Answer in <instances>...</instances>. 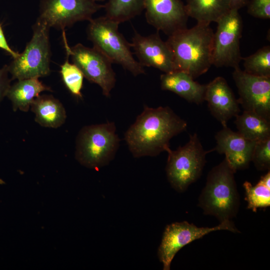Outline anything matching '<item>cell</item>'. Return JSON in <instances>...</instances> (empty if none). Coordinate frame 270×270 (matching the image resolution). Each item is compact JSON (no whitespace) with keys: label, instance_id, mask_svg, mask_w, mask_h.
Returning <instances> with one entry per match:
<instances>
[{"label":"cell","instance_id":"cell-14","mask_svg":"<svg viewBox=\"0 0 270 270\" xmlns=\"http://www.w3.org/2000/svg\"><path fill=\"white\" fill-rule=\"evenodd\" d=\"M130 46L142 66L153 67L164 73L176 70L172 52L158 32L143 36L134 32Z\"/></svg>","mask_w":270,"mask_h":270},{"label":"cell","instance_id":"cell-9","mask_svg":"<svg viewBox=\"0 0 270 270\" xmlns=\"http://www.w3.org/2000/svg\"><path fill=\"white\" fill-rule=\"evenodd\" d=\"M63 40L66 54L71 57L72 63L80 69L84 78L100 87L104 96H110L116 82L112 62L94 47H86L81 44L70 47L65 34Z\"/></svg>","mask_w":270,"mask_h":270},{"label":"cell","instance_id":"cell-3","mask_svg":"<svg viewBox=\"0 0 270 270\" xmlns=\"http://www.w3.org/2000/svg\"><path fill=\"white\" fill-rule=\"evenodd\" d=\"M236 171L224 159L208 174L198 199V206L206 214L220 222L235 217L240 206V196L234 179Z\"/></svg>","mask_w":270,"mask_h":270},{"label":"cell","instance_id":"cell-24","mask_svg":"<svg viewBox=\"0 0 270 270\" xmlns=\"http://www.w3.org/2000/svg\"><path fill=\"white\" fill-rule=\"evenodd\" d=\"M244 71L256 76L270 77V46H266L255 53L242 58Z\"/></svg>","mask_w":270,"mask_h":270},{"label":"cell","instance_id":"cell-5","mask_svg":"<svg viewBox=\"0 0 270 270\" xmlns=\"http://www.w3.org/2000/svg\"><path fill=\"white\" fill-rule=\"evenodd\" d=\"M118 22L106 16L89 20L88 38L95 48L112 62L120 65L134 76L144 74V69L135 60L130 50V44L118 30Z\"/></svg>","mask_w":270,"mask_h":270},{"label":"cell","instance_id":"cell-17","mask_svg":"<svg viewBox=\"0 0 270 270\" xmlns=\"http://www.w3.org/2000/svg\"><path fill=\"white\" fill-rule=\"evenodd\" d=\"M162 90L173 92L187 101L200 104L204 100L206 84H201L186 72L176 70L160 77Z\"/></svg>","mask_w":270,"mask_h":270},{"label":"cell","instance_id":"cell-26","mask_svg":"<svg viewBox=\"0 0 270 270\" xmlns=\"http://www.w3.org/2000/svg\"><path fill=\"white\" fill-rule=\"evenodd\" d=\"M256 168L260 170L270 168V138L257 142L251 158Z\"/></svg>","mask_w":270,"mask_h":270},{"label":"cell","instance_id":"cell-27","mask_svg":"<svg viewBox=\"0 0 270 270\" xmlns=\"http://www.w3.org/2000/svg\"><path fill=\"white\" fill-rule=\"evenodd\" d=\"M248 5V13L258 18H270V0H251Z\"/></svg>","mask_w":270,"mask_h":270},{"label":"cell","instance_id":"cell-6","mask_svg":"<svg viewBox=\"0 0 270 270\" xmlns=\"http://www.w3.org/2000/svg\"><path fill=\"white\" fill-rule=\"evenodd\" d=\"M50 28L37 19L32 26L33 34L24 52L8 65L11 80L39 78L50 72Z\"/></svg>","mask_w":270,"mask_h":270},{"label":"cell","instance_id":"cell-8","mask_svg":"<svg viewBox=\"0 0 270 270\" xmlns=\"http://www.w3.org/2000/svg\"><path fill=\"white\" fill-rule=\"evenodd\" d=\"M214 34L212 65L216 67H240L243 22L238 10L230 9L218 22Z\"/></svg>","mask_w":270,"mask_h":270},{"label":"cell","instance_id":"cell-21","mask_svg":"<svg viewBox=\"0 0 270 270\" xmlns=\"http://www.w3.org/2000/svg\"><path fill=\"white\" fill-rule=\"evenodd\" d=\"M235 117L238 132L246 138L258 142L270 138V122L262 116L244 110Z\"/></svg>","mask_w":270,"mask_h":270},{"label":"cell","instance_id":"cell-4","mask_svg":"<svg viewBox=\"0 0 270 270\" xmlns=\"http://www.w3.org/2000/svg\"><path fill=\"white\" fill-rule=\"evenodd\" d=\"M119 146L114 122L87 126L78 134L75 157L83 166L98 170L113 160Z\"/></svg>","mask_w":270,"mask_h":270},{"label":"cell","instance_id":"cell-28","mask_svg":"<svg viewBox=\"0 0 270 270\" xmlns=\"http://www.w3.org/2000/svg\"><path fill=\"white\" fill-rule=\"evenodd\" d=\"M8 66L4 65L0 68V104L4 98L6 96L10 86V81L8 78Z\"/></svg>","mask_w":270,"mask_h":270},{"label":"cell","instance_id":"cell-2","mask_svg":"<svg viewBox=\"0 0 270 270\" xmlns=\"http://www.w3.org/2000/svg\"><path fill=\"white\" fill-rule=\"evenodd\" d=\"M214 34L209 24L197 23L169 36L166 42L176 70L184 72L194 79L207 72L212 65Z\"/></svg>","mask_w":270,"mask_h":270},{"label":"cell","instance_id":"cell-1","mask_svg":"<svg viewBox=\"0 0 270 270\" xmlns=\"http://www.w3.org/2000/svg\"><path fill=\"white\" fill-rule=\"evenodd\" d=\"M187 125L168 106H144L126 132L124 140L134 158L156 156L170 148V139L185 131Z\"/></svg>","mask_w":270,"mask_h":270},{"label":"cell","instance_id":"cell-7","mask_svg":"<svg viewBox=\"0 0 270 270\" xmlns=\"http://www.w3.org/2000/svg\"><path fill=\"white\" fill-rule=\"evenodd\" d=\"M212 151L204 149L196 133L190 134L188 142L177 150L168 148L166 170L172 187L178 192H184L200 177L206 154Z\"/></svg>","mask_w":270,"mask_h":270},{"label":"cell","instance_id":"cell-18","mask_svg":"<svg viewBox=\"0 0 270 270\" xmlns=\"http://www.w3.org/2000/svg\"><path fill=\"white\" fill-rule=\"evenodd\" d=\"M30 108L35 114V121L44 127L58 128L66 118L62 104L52 96L40 95L32 102Z\"/></svg>","mask_w":270,"mask_h":270},{"label":"cell","instance_id":"cell-29","mask_svg":"<svg viewBox=\"0 0 270 270\" xmlns=\"http://www.w3.org/2000/svg\"><path fill=\"white\" fill-rule=\"evenodd\" d=\"M0 48L4 50L11 55L14 58H16L19 53L14 50L8 45L4 36L2 24H0Z\"/></svg>","mask_w":270,"mask_h":270},{"label":"cell","instance_id":"cell-31","mask_svg":"<svg viewBox=\"0 0 270 270\" xmlns=\"http://www.w3.org/2000/svg\"><path fill=\"white\" fill-rule=\"evenodd\" d=\"M92 0L94 1V2H97L104 1L105 0Z\"/></svg>","mask_w":270,"mask_h":270},{"label":"cell","instance_id":"cell-25","mask_svg":"<svg viewBox=\"0 0 270 270\" xmlns=\"http://www.w3.org/2000/svg\"><path fill=\"white\" fill-rule=\"evenodd\" d=\"M69 56L60 66V72L62 80L68 90L74 96L82 98L84 76L80 69L68 61Z\"/></svg>","mask_w":270,"mask_h":270},{"label":"cell","instance_id":"cell-19","mask_svg":"<svg viewBox=\"0 0 270 270\" xmlns=\"http://www.w3.org/2000/svg\"><path fill=\"white\" fill-rule=\"evenodd\" d=\"M46 90L52 91L38 78L24 79L10 86L6 96L10 100L14 112L19 110L27 112L34 100L40 92Z\"/></svg>","mask_w":270,"mask_h":270},{"label":"cell","instance_id":"cell-13","mask_svg":"<svg viewBox=\"0 0 270 270\" xmlns=\"http://www.w3.org/2000/svg\"><path fill=\"white\" fill-rule=\"evenodd\" d=\"M146 22L168 36L187 28L188 16L181 0H144Z\"/></svg>","mask_w":270,"mask_h":270},{"label":"cell","instance_id":"cell-16","mask_svg":"<svg viewBox=\"0 0 270 270\" xmlns=\"http://www.w3.org/2000/svg\"><path fill=\"white\" fill-rule=\"evenodd\" d=\"M204 100L212 114L222 124L238 114V102L224 78L218 76L206 84Z\"/></svg>","mask_w":270,"mask_h":270},{"label":"cell","instance_id":"cell-15","mask_svg":"<svg viewBox=\"0 0 270 270\" xmlns=\"http://www.w3.org/2000/svg\"><path fill=\"white\" fill-rule=\"evenodd\" d=\"M216 144L212 150L224 154L230 166L236 172L248 167L254 146L257 142L246 138L227 126L216 135Z\"/></svg>","mask_w":270,"mask_h":270},{"label":"cell","instance_id":"cell-30","mask_svg":"<svg viewBox=\"0 0 270 270\" xmlns=\"http://www.w3.org/2000/svg\"><path fill=\"white\" fill-rule=\"evenodd\" d=\"M231 9L239 10L247 5L249 0H228Z\"/></svg>","mask_w":270,"mask_h":270},{"label":"cell","instance_id":"cell-12","mask_svg":"<svg viewBox=\"0 0 270 270\" xmlns=\"http://www.w3.org/2000/svg\"><path fill=\"white\" fill-rule=\"evenodd\" d=\"M232 78L238 90L237 100L244 110L270 122V77L250 74L238 67L234 68Z\"/></svg>","mask_w":270,"mask_h":270},{"label":"cell","instance_id":"cell-11","mask_svg":"<svg viewBox=\"0 0 270 270\" xmlns=\"http://www.w3.org/2000/svg\"><path fill=\"white\" fill-rule=\"evenodd\" d=\"M104 5L92 0H42L38 19L51 27L64 30L74 23L89 21Z\"/></svg>","mask_w":270,"mask_h":270},{"label":"cell","instance_id":"cell-20","mask_svg":"<svg viewBox=\"0 0 270 270\" xmlns=\"http://www.w3.org/2000/svg\"><path fill=\"white\" fill-rule=\"evenodd\" d=\"M184 6L188 17L209 25L217 23L231 9L228 0H186Z\"/></svg>","mask_w":270,"mask_h":270},{"label":"cell","instance_id":"cell-10","mask_svg":"<svg viewBox=\"0 0 270 270\" xmlns=\"http://www.w3.org/2000/svg\"><path fill=\"white\" fill-rule=\"evenodd\" d=\"M220 230L239 232L231 220L224 221L212 228L198 227L186 221L167 225L158 252L159 260L163 264V269L170 270L174 258L182 247L212 232Z\"/></svg>","mask_w":270,"mask_h":270},{"label":"cell","instance_id":"cell-22","mask_svg":"<svg viewBox=\"0 0 270 270\" xmlns=\"http://www.w3.org/2000/svg\"><path fill=\"white\" fill-rule=\"evenodd\" d=\"M105 16L118 24L128 21L144 10V0H108Z\"/></svg>","mask_w":270,"mask_h":270},{"label":"cell","instance_id":"cell-23","mask_svg":"<svg viewBox=\"0 0 270 270\" xmlns=\"http://www.w3.org/2000/svg\"><path fill=\"white\" fill-rule=\"evenodd\" d=\"M246 192L248 208L254 212L258 208H266L270 205V172L261 177L258 182L252 186L245 182L243 184Z\"/></svg>","mask_w":270,"mask_h":270}]
</instances>
